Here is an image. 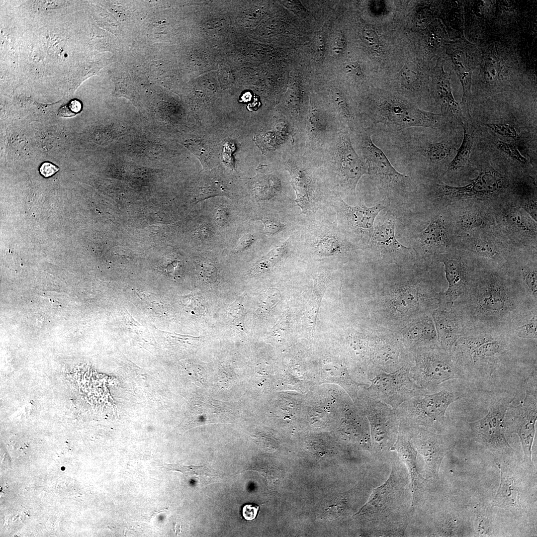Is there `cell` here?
I'll return each instance as SVG.
<instances>
[{"label":"cell","mask_w":537,"mask_h":537,"mask_svg":"<svg viewBox=\"0 0 537 537\" xmlns=\"http://www.w3.org/2000/svg\"><path fill=\"white\" fill-rule=\"evenodd\" d=\"M452 308L464 334L514 332L537 313V299L526 290L514 267L479 259L474 277Z\"/></svg>","instance_id":"6da1fadb"},{"label":"cell","mask_w":537,"mask_h":537,"mask_svg":"<svg viewBox=\"0 0 537 537\" xmlns=\"http://www.w3.org/2000/svg\"><path fill=\"white\" fill-rule=\"evenodd\" d=\"M450 355L465 379L485 378L517 364L536 363L537 340L513 332H472L455 342Z\"/></svg>","instance_id":"7a4b0ae2"},{"label":"cell","mask_w":537,"mask_h":537,"mask_svg":"<svg viewBox=\"0 0 537 537\" xmlns=\"http://www.w3.org/2000/svg\"><path fill=\"white\" fill-rule=\"evenodd\" d=\"M397 460L392 461L387 479L374 489L366 503L356 514L369 523V535L403 536L412 502L408 473Z\"/></svg>","instance_id":"3957f363"},{"label":"cell","mask_w":537,"mask_h":537,"mask_svg":"<svg viewBox=\"0 0 537 537\" xmlns=\"http://www.w3.org/2000/svg\"><path fill=\"white\" fill-rule=\"evenodd\" d=\"M510 185L507 178L491 168L481 169L467 185L454 187L440 181H433L425 187L426 197L439 209H446L461 200H491L505 193Z\"/></svg>","instance_id":"277c9868"},{"label":"cell","mask_w":537,"mask_h":537,"mask_svg":"<svg viewBox=\"0 0 537 537\" xmlns=\"http://www.w3.org/2000/svg\"><path fill=\"white\" fill-rule=\"evenodd\" d=\"M503 194L491 200L496 228L518 251L537 256V221L511 197Z\"/></svg>","instance_id":"5b68a950"},{"label":"cell","mask_w":537,"mask_h":537,"mask_svg":"<svg viewBox=\"0 0 537 537\" xmlns=\"http://www.w3.org/2000/svg\"><path fill=\"white\" fill-rule=\"evenodd\" d=\"M410 351L413 363L409 370V377L417 386L428 393L437 391L438 387L449 380L465 379L450 353L438 345L418 347Z\"/></svg>","instance_id":"8992f818"},{"label":"cell","mask_w":537,"mask_h":537,"mask_svg":"<svg viewBox=\"0 0 537 537\" xmlns=\"http://www.w3.org/2000/svg\"><path fill=\"white\" fill-rule=\"evenodd\" d=\"M462 397L454 391L444 388L410 398L395 410L400 425L437 433L445 423L448 407Z\"/></svg>","instance_id":"52a82bcc"},{"label":"cell","mask_w":537,"mask_h":537,"mask_svg":"<svg viewBox=\"0 0 537 537\" xmlns=\"http://www.w3.org/2000/svg\"><path fill=\"white\" fill-rule=\"evenodd\" d=\"M445 116L422 110L406 100L392 95H381L374 100L370 119L374 125L382 124L400 130L413 127H441Z\"/></svg>","instance_id":"ba28073f"},{"label":"cell","mask_w":537,"mask_h":537,"mask_svg":"<svg viewBox=\"0 0 537 537\" xmlns=\"http://www.w3.org/2000/svg\"><path fill=\"white\" fill-rule=\"evenodd\" d=\"M363 159L367 164V175L383 196L391 198L410 191L411 178L398 172L383 151L372 141L371 134L363 132L360 136Z\"/></svg>","instance_id":"9c48e42d"},{"label":"cell","mask_w":537,"mask_h":537,"mask_svg":"<svg viewBox=\"0 0 537 537\" xmlns=\"http://www.w3.org/2000/svg\"><path fill=\"white\" fill-rule=\"evenodd\" d=\"M453 247L465 251L475 258L497 265L512 267L529 257L512 246L495 226L454 240Z\"/></svg>","instance_id":"30bf717a"},{"label":"cell","mask_w":537,"mask_h":537,"mask_svg":"<svg viewBox=\"0 0 537 537\" xmlns=\"http://www.w3.org/2000/svg\"><path fill=\"white\" fill-rule=\"evenodd\" d=\"M361 403L368 422L372 454L374 458L383 459L396 440L400 426L398 416L389 406L364 395Z\"/></svg>","instance_id":"8fae6325"},{"label":"cell","mask_w":537,"mask_h":537,"mask_svg":"<svg viewBox=\"0 0 537 537\" xmlns=\"http://www.w3.org/2000/svg\"><path fill=\"white\" fill-rule=\"evenodd\" d=\"M333 206L337 214L335 222L340 231L354 246L368 247L374 230V219L387 205L383 202L371 207L364 204L353 206L340 197Z\"/></svg>","instance_id":"7c38bea8"},{"label":"cell","mask_w":537,"mask_h":537,"mask_svg":"<svg viewBox=\"0 0 537 537\" xmlns=\"http://www.w3.org/2000/svg\"><path fill=\"white\" fill-rule=\"evenodd\" d=\"M437 261L444 263L448 283L447 290L440 293L438 308L450 309L474 277L479 259L465 251L452 247L440 255Z\"/></svg>","instance_id":"4fadbf2b"},{"label":"cell","mask_w":537,"mask_h":537,"mask_svg":"<svg viewBox=\"0 0 537 537\" xmlns=\"http://www.w3.org/2000/svg\"><path fill=\"white\" fill-rule=\"evenodd\" d=\"M512 401L508 397L494 400L484 417L468 423L475 441L493 452L508 454L514 451L505 437V418Z\"/></svg>","instance_id":"5bb4252c"},{"label":"cell","mask_w":537,"mask_h":537,"mask_svg":"<svg viewBox=\"0 0 537 537\" xmlns=\"http://www.w3.org/2000/svg\"><path fill=\"white\" fill-rule=\"evenodd\" d=\"M446 209L449 213L448 220L454 240L495 226L491 200H461Z\"/></svg>","instance_id":"9a60e30c"},{"label":"cell","mask_w":537,"mask_h":537,"mask_svg":"<svg viewBox=\"0 0 537 537\" xmlns=\"http://www.w3.org/2000/svg\"><path fill=\"white\" fill-rule=\"evenodd\" d=\"M411 366L408 365L390 373H381L370 380L364 396L379 401L396 410L413 396L429 393L417 386L409 377Z\"/></svg>","instance_id":"2e32d148"},{"label":"cell","mask_w":537,"mask_h":537,"mask_svg":"<svg viewBox=\"0 0 537 537\" xmlns=\"http://www.w3.org/2000/svg\"><path fill=\"white\" fill-rule=\"evenodd\" d=\"M405 427L412 445L424 460V477L439 479L442 462L454 448V443L446 435L422 428Z\"/></svg>","instance_id":"e0dca14e"},{"label":"cell","mask_w":537,"mask_h":537,"mask_svg":"<svg viewBox=\"0 0 537 537\" xmlns=\"http://www.w3.org/2000/svg\"><path fill=\"white\" fill-rule=\"evenodd\" d=\"M334 165L337 185L343 191L355 194L358 180L363 175L367 174L368 167L353 148L347 131L340 133Z\"/></svg>","instance_id":"ac0fdd59"},{"label":"cell","mask_w":537,"mask_h":537,"mask_svg":"<svg viewBox=\"0 0 537 537\" xmlns=\"http://www.w3.org/2000/svg\"><path fill=\"white\" fill-rule=\"evenodd\" d=\"M454 237L448 221L441 213L434 216L428 226L411 238L417 255L425 261H437L438 257L453 246Z\"/></svg>","instance_id":"d6986e66"},{"label":"cell","mask_w":537,"mask_h":537,"mask_svg":"<svg viewBox=\"0 0 537 537\" xmlns=\"http://www.w3.org/2000/svg\"><path fill=\"white\" fill-rule=\"evenodd\" d=\"M537 399L536 387L528 388L524 399L512 408V419L509 423L511 433L519 437L523 448L524 461L530 466H533L532 448L535 436V425L537 419Z\"/></svg>","instance_id":"ffe728a7"},{"label":"cell","mask_w":537,"mask_h":537,"mask_svg":"<svg viewBox=\"0 0 537 537\" xmlns=\"http://www.w3.org/2000/svg\"><path fill=\"white\" fill-rule=\"evenodd\" d=\"M390 451H395L399 460L407 468L412 494L410 510L417 507L426 489L427 479L419 472L417 462L418 453L410 441L407 428L400 425L396 440Z\"/></svg>","instance_id":"44dd1931"},{"label":"cell","mask_w":537,"mask_h":537,"mask_svg":"<svg viewBox=\"0 0 537 537\" xmlns=\"http://www.w3.org/2000/svg\"><path fill=\"white\" fill-rule=\"evenodd\" d=\"M501 472L500 483L493 501L492 506L519 513L523 509V488L521 480L511 469L499 465Z\"/></svg>","instance_id":"7402d4cb"},{"label":"cell","mask_w":537,"mask_h":537,"mask_svg":"<svg viewBox=\"0 0 537 537\" xmlns=\"http://www.w3.org/2000/svg\"><path fill=\"white\" fill-rule=\"evenodd\" d=\"M394 223L391 219L374 228L368 247L385 258L397 259L412 254V248L401 244L395 237Z\"/></svg>","instance_id":"603a6c76"},{"label":"cell","mask_w":537,"mask_h":537,"mask_svg":"<svg viewBox=\"0 0 537 537\" xmlns=\"http://www.w3.org/2000/svg\"><path fill=\"white\" fill-rule=\"evenodd\" d=\"M438 336V345L450 353L455 342L464 334L461 322L452 308H438L433 313Z\"/></svg>","instance_id":"cb8c5ba5"},{"label":"cell","mask_w":537,"mask_h":537,"mask_svg":"<svg viewBox=\"0 0 537 537\" xmlns=\"http://www.w3.org/2000/svg\"><path fill=\"white\" fill-rule=\"evenodd\" d=\"M286 169L291 177V183L296 192L295 201L301 208V213L307 214L314 212L317 207L315 205L310 179L303 171L291 163L287 165Z\"/></svg>","instance_id":"d4e9b609"},{"label":"cell","mask_w":537,"mask_h":537,"mask_svg":"<svg viewBox=\"0 0 537 537\" xmlns=\"http://www.w3.org/2000/svg\"><path fill=\"white\" fill-rule=\"evenodd\" d=\"M512 199L537 221V186L534 180L525 177L515 180L512 186Z\"/></svg>","instance_id":"484cf974"},{"label":"cell","mask_w":537,"mask_h":537,"mask_svg":"<svg viewBox=\"0 0 537 537\" xmlns=\"http://www.w3.org/2000/svg\"><path fill=\"white\" fill-rule=\"evenodd\" d=\"M454 69L460 82L463 96L461 103L468 111L470 109L473 66L467 53L460 49L452 51L450 55Z\"/></svg>","instance_id":"4316f807"},{"label":"cell","mask_w":537,"mask_h":537,"mask_svg":"<svg viewBox=\"0 0 537 537\" xmlns=\"http://www.w3.org/2000/svg\"><path fill=\"white\" fill-rule=\"evenodd\" d=\"M434 91L446 114V117L448 116L462 121L464 117L459 104L453 96L450 78L444 72L437 81Z\"/></svg>","instance_id":"83f0119b"},{"label":"cell","mask_w":537,"mask_h":537,"mask_svg":"<svg viewBox=\"0 0 537 537\" xmlns=\"http://www.w3.org/2000/svg\"><path fill=\"white\" fill-rule=\"evenodd\" d=\"M463 138L461 146L453 160L448 165L447 173L457 172L464 167L467 163L473 146L475 129L473 126L463 118Z\"/></svg>","instance_id":"f1b7e54d"},{"label":"cell","mask_w":537,"mask_h":537,"mask_svg":"<svg viewBox=\"0 0 537 537\" xmlns=\"http://www.w3.org/2000/svg\"><path fill=\"white\" fill-rule=\"evenodd\" d=\"M354 246L341 232V234H324L313 244L316 251L321 255L328 256L342 253Z\"/></svg>","instance_id":"f546056e"},{"label":"cell","mask_w":537,"mask_h":537,"mask_svg":"<svg viewBox=\"0 0 537 537\" xmlns=\"http://www.w3.org/2000/svg\"><path fill=\"white\" fill-rule=\"evenodd\" d=\"M537 258H527L515 266L523 285L536 299H537Z\"/></svg>","instance_id":"4dcf8cb0"},{"label":"cell","mask_w":537,"mask_h":537,"mask_svg":"<svg viewBox=\"0 0 537 537\" xmlns=\"http://www.w3.org/2000/svg\"><path fill=\"white\" fill-rule=\"evenodd\" d=\"M451 145L447 142H426L416 147V151L430 163L438 164L445 161L452 151Z\"/></svg>","instance_id":"1f68e13d"},{"label":"cell","mask_w":537,"mask_h":537,"mask_svg":"<svg viewBox=\"0 0 537 537\" xmlns=\"http://www.w3.org/2000/svg\"><path fill=\"white\" fill-rule=\"evenodd\" d=\"M169 470L181 473L188 480H194L202 485L211 483L215 475L205 466H186L180 463L165 464Z\"/></svg>","instance_id":"d6a6232c"},{"label":"cell","mask_w":537,"mask_h":537,"mask_svg":"<svg viewBox=\"0 0 537 537\" xmlns=\"http://www.w3.org/2000/svg\"><path fill=\"white\" fill-rule=\"evenodd\" d=\"M286 248V245L284 243L273 248L252 267L251 274H260L273 267L280 260Z\"/></svg>","instance_id":"836d02e7"},{"label":"cell","mask_w":537,"mask_h":537,"mask_svg":"<svg viewBox=\"0 0 537 537\" xmlns=\"http://www.w3.org/2000/svg\"><path fill=\"white\" fill-rule=\"evenodd\" d=\"M243 297L237 299L227 308V318L233 325L243 330L244 328L245 309Z\"/></svg>","instance_id":"e575fe53"},{"label":"cell","mask_w":537,"mask_h":537,"mask_svg":"<svg viewBox=\"0 0 537 537\" xmlns=\"http://www.w3.org/2000/svg\"><path fill=\"white\" fill-rule=\"evenodd\" d=\"M513 332L521 339L537 340V313L527 322L517 327Z\"/></svg>","instance_id":"d590c367"},{"label":"cell","mask_w":537,"mask_h":537,"mask_svg":"<svg viewBox=\"0 0 537 537\" xmlns=\"http://www.w3.org/2000/svg\"><path fill=\"white\" fill-rule=\"evenodd\" d=\"M486 126L495 133L505 137L516 140L519 137L515 127L508 123H488Z\"/></svg>","instance_id":"8d00e7d4"},{"label":"cell","mask_w":537,"mask_h":537,"mask_svg":"<svg viewBox=\"0 0 537 537\" xmlns=\"http://www.w3.org/2000/svg\"><path fill=\"white\" fill-rule=\"evenodd\" d=\"M497 145L500 150L506 154L512 159L522 164L527 163L526 159L521 155L518 147L515 144L498 141Z\"/></svg>","instance_id":"74e56055"},{"label":"cell","mask_w":537,"mask_h":537,"mask_svg":"<svg viewBox=\"0 0 537 537\" xmlns=\"http://www.w3.org/2000/svg\"><path fill=\"white\" fill-rule=\"evenodd\" d=\"M82 109V103L77 99H73L61 106L58 110L59 116L63 117L74 116Z\"/></svg>","instance_id":"f35d334b"},{"label":"cell","mask_w":537,"mask_h":537,"mask_svg":"<svg viewBox=\"0 0 537 537\" xmlns=\"http://www.w3.org/2000/svg\"><path fill=\"white\" fill-rule=\"evenodd\" d=\"M485 80L488 82L496 81L499 74V67L496 61L490 57L487 59L483 67Z\"/></svg>","instance_id":"ab89813d"},{"label":"cell","mask_w":537,"mask_h":537,"mask_svg":"<svg viewBox=\"0 0 537 537\" xmlns=\"http://www.w3.org/2000/svg\"><path fill=\"white\" fill-rule=\"evenodd\" d=\"M362 35L365 41L369 47L374 49L379 48V38L374 29L370 27L366 28L363 30Z\"/></svg>","instance_id":"60d3db41"},{"label":"cell","mask_w":537,"mask_h":537,"mask_svg":"<svg viewBox=\"0 0 537 537\" xmlns=\"http://www.w3.org/2000/svg\"><path fill=\"white\" fill-rule=\"evenodd\" d=\"M184 145L196 155L202 162H205L207 158V153L202 145L191 140L186 141Z\"/></svg>","instance_id":"b9f144b4"},{"label":"cell","mask_w":537,"mask_h":537,"mask_svg":"<svg viewBox=\"0 0 537 537\" xmlns=\"http://www.w3.org/2000/svg\"><path fill=\"white\" fill-rule=\"evenodd\" d=\"M260 510V506L254 503L245 505L242 510V514L247 521L254 520L257 516Z\"/></svg>","instance_id":"7bdbcfd3"},{"label":"cell","mask_w":537,"mask_h":537,"mask_svg":"<svg viewBox=\"0 0 537 537\" xmlns=\"http://www.w3.org/2000/svg\"><path fill=\"white\" fill-rule=\"evenodd\" d=\"M264 224V232L266 233L274 234L282 230L285 226L276 221L271 219L263 220Z\"/></svg>","instance_id":"ee69618b"},{"label":"cell","mask_w":537,"mask_h":537,"mask_svg":"<svg viewBox=\"0 0 537 537\" xmlns=\"http://www.w3.org/2000/svg\"><path fill=\"white\" fill-rule=\"evenodd\" d=\"M255 241V238L251 234L243 235L238 240L235 250L237 252H242L249 247Z\"/></svg>","instance_id":"f6af8a7d"},{"label":"cell","mask_w":537,"mask_h":537,"mask_svg":"<svg viewBox=\"0 0 537 537\" xmlns=\"http://www.w3.org/2000/svg\"><path fill=\"white\" fill-rule=\"evenodd\" d=\"M402 84L406 88L412 89V85L416 81V73L411 70H406L401 74Z\"/></svg>","instance_id":"bcb514c9"},{"label":"cell","mask_w":537,"mask_h":537,"mask_svg":"<svg viewBox=\"0 0 537 537\" xmlns=\"http://www.w3.org/2000/svg\"><path fill=\"white\" fill-rule=\"evenodd\" d=\"M59 170L58 167L49 162L43 163L39 168L41 174L45 178L51 177Z\"/></svg>","instance_id":"7dc6e473"},{"label":"cell","mask_w":537,"mask_h":537,"mask_svg":"<svg viewBox=\"0 0 537 537\" xmlns=\"http://www.w3.org/2000/svg\"><path fill=\"white\" fill-rule=\"evenodd\" d=\"M345 39L344 35L342 33H338L334 41L333 51L336 54H340L342 53L345 47Z\"/></svg>","instance_id":"c3c4849f"},{"label":"cell","mask_w":537,"mask_h":537,"mask_svg":"<svg viewBox=\"0 0 537 537\" xmlns=\"http://www.w3.org/2000/svg\"><path fill=\"white\" fill-rule=\"evenodd\" d=\"M216 217V221L219 225H224L226 224L228 220L227 214L226 211L223 208L218 210Z\"/></svg>","instance_id":"681fc988"}]
</instances>
